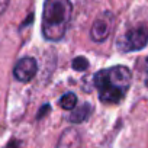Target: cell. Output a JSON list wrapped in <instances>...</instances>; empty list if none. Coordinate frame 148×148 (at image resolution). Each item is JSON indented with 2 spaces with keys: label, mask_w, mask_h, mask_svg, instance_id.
Wrapping results in <instances>:
<instances>
[{
  "label": "cell",
  "mask_w": 148,
  "mask_h": 148,
  "mask_svg": "<svg viewBox=\"0 0 148 148\" xmlns=\"http://www.w3.org/2000/svg\"><path fill=\"white\" fill-rule=\"evenodd\" d=\"M92 113V105L90 103H83L79 108H74V110L70 115V122L71 123H82L84 122Z\"/></svg>",
  "instance_id": "obj_7"
},
{
  "label": "cell",
  "mask_w": 148,
  "mask_h": 148,
  "mask_svg": "<svg viewBox=\"0 0 148 148\" xmlns=\"http://www.w3.org/2000/svg\"><path fill=\"white\" fill-rule=\"evenodd\" d=\"M148 44V29L145 26H138L134 29H129L121 39H119V48L125 52L139 51L145 48Z\"/></svg>",
  "instance_id": "obj_3"
},
{
  "label": "cell",
  "mask_w": 148,
  "mask_h": 148,
  "mask_svg": "<svg viewBox=\"0 0 148 148\" xmlns=\"http://www.w3.org/2000/svg\"><path fill=\"white\" fill-rule=\"evenodd\" d=\"M36 70H38V64H36L35 58L25 57L16 62L13 74H15L16 80H19L22 83H28L34 79V76L36 74Z\"/></svg>",
  "instance_id": "obj_5"
},
{
  "label": "cell",
  "mask_w": 148,
  "mask_h": 148,
  "mask_svg": "<svg viewBox=\"0 0 148 148\" xmlns=\"http://www.w3.org/2000/svg\"><path fill=\"white\" fill-rule=\"evenodd\" d=\"M6 148H22V147H21L19 141H16V139H12V141H9V142H8Z\"/></svg>",
  "instance_id": "obj_12"
},
{
  "label": "cell",
  "mask_w": 148,
  "mask_h": 148,
  "mask_svg": "<svg viewBox=\"0 0 148 148\" xmlns=\"http://www.w3.org/2000/svg\"><path fill=\"white\" fill-rule=\"evenodd\" d=\"M60 106H61L62 109H67V110L74 109V108L77 106V96L74 95V93H71V92L65 93V95L60 99Z\"/></svg>",
  "instance_id": "obj_8"
},
{
  "label": "cell",
  "mask_w": 148,
  "mask_h": 148,
  "mask_svg": "<svg viewBox=\"0 0 148 148\" xmlns=\"http://www.w3.org/2000/svg\"><path fill=\"white\" fill-rule=\"evenodd\" d=\"M73 15L70 0H45L42 10V35L48 41H60Z\"/></svg>",
  "instance_id": "obj_2"
},
{
  "label": "cell",
  "mask_w": 148,
  "mask_h": 148,
  "mask_svg": "<svg viewBox=\"0 0 148 148\" xmlns=\"http://www.w3.org/2000/svg\"><path fill=\"white\" fill-rule=\"evenodd\" d=\"M8 5H9V0H0V15L5 13V10L8 9Z\"/></svg>",
  "instance_id": "obj_11"
},
{
  "label": "cell",
  "mask_w": 148,
  "mask_h": 148,
  "mask_svg": "<svg viewBox=\"0 0 148 148\" xmlns=\"http://www.w3.org/2000/svg\"><path fill=\"white\" fill-rule=\"evenodd\" d=\"M73 68L76 71H84L89 68V61L84 57H76L73 60Z\"/></svg>",
  "instance_id": "obj_9"
},
{
  "label": "cell",
  "mask_w": 148,
  "mask_h": 148,
  "mask_svg": "<svg viewBox=\"0 0 148 148\" xmlns=\"http://www.w3.org/2000/svg\"><path fill=\"white\" fill-rule=\"evenodd\" d=\"M132 82V73L126 65H115L95 74L93 83L103 103L116 105L126 96Z\"/></svg>",
  "instance_id": "obj_1"
},
{
  "label": "cell",
  "mask_w": 148,
  "mask_h": 148,
  "mask_svg": "<svg viewBox=\"0 0 148 148\" xmlns=\"http://www.w3.org/2000/svg\"><path fill=\"white\" fill-rule=\"evenodd\" d=\"M57 148H80V135H79V132L74 128L65 129L64 134L60 138V142H58Z\"/></svg>",
  "instance_id": "obj_6"
},
{
  "label": "cell",
  "mask_w": 148,
  "mask_h": 148,
  "mask_svg": "<svg viewBox=\"0 0 148 148\" xmlns=\"http://www.w3.org/2000/svg\"><path fill=\"white\" fill-rule=\"evenodd\" d=\"M144 82H145V84L148 87V57H147V60L144 62Z\"/></svg>",
  "instance_id": "obj_10"
},
{
  "label": "cell",
  "mask_w": 148,
  "mask_h": 148,
  "mask_svg": "<svg viewBox=\"0 0 148 148\" xmlns=\"http://www.w3.org/2000/svg\"><path fill=\"white\" fill-rule=\"evenodd\" d=\"M113 15L110 12H105L102 13L95 22H93V26H92V31H90V36L95 42H103L110 31H112V26H113Z\"/></svg>",
  "instance_id": "obj_4"
}]
</instances>
